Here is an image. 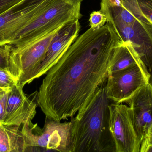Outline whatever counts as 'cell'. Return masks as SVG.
Segmentation results:
<instances>
[{
  "mask_svg": "<svg viewBox=\"0 0 152 152\" xmlns=\"http://www.w3.org/2000/svg\"><path fill=\"white\" fill-rule=\"evenodd\" d=\"M121 38L106 22L78 36L45 74L37 105L45 117L61 121L81 114L106 83L111 59Z\"/></svg>",
  "mask_w": 152,
  "mask_h": 152,
  "instance_id": "obj_1",
  "label": "cell"
},
{
  "mask_svg": "<svg viewBox=\"0 0 152 152\" xmlns=\"http://www.w3.org/2000/svg\"><path fill=\"white\" fill-rule=\"evenodd\" d=\"M106 83L83 112L72 117L73 152H116L109 129L112 102L106 94Z\"/></svg>",
  "mask_w": 152,
  "mask_h": 152,
  "instance_id": "obj_2",
  "label": "cell"
},
{
  "mask_svg": "<svg viewBox=\"0 0 152 152\" xmlns=\"http://www.w3.org/2000/svg\"><path fill=\"white\" fill-rule=\"evenodd\" d=\"M81 17L80 4L72 5L62 0H49L40 12L17 34L10 45L19 46L32 43Z\"/></svg>",
  "mask_w": 152,
  "mask_h": 152,
  "instance_id": "obj_3",
  "label": "cell"
},
{
  "mask_svg": "<svg viewBox=\"0 0 152 152\" xmlns=\"http://www.w3.org/2000/svg\"><path fill=\"white\" fill-rule=\"evenodd\" d=\"M69 122L45 118L42 129L35 133L36 125L29 121L21 127L25 137L26 152H73V120Z\"/></svg>",
  "mask_w": 152,
  "mask_h": 152,
  "instance_id": "obj_4",
  "label": "cell"
},
{
  "mask_svg": "<svg viewBox=\"0 0 152 152\" xmlns=\"http://www.w3.org/2000/svg\"><path fill=\"white\" fill-rule=\"evenodd\" d=\"M109 110V129L116 152H140L141 143L129 106L112 102Z\"/></svg>",
  "mask_w": 152,
  "mask_h": 152,
  "instance_id": "obj_5",
  "label": "cell"
},
{
  "mask_svg": "<svg viewBox=\"0 0 152 152\" xmlns=\"http://www.w3.org/2000/svg\"><path fill=\"white\" fill-rule=\"evenodd\" d=\"M108 23V22H107ZM120 38L130 41L152 77V22L145 16L130 24L108 23Z\"/></svg>",
  "mask_w": 152,
  "mask_h": 152,
  "instance_id": "obj_6",
  "label": "cell"
},
{
  "mask_svg": "<svg viewBox=\"0 0 152 152\" xmlns=\"http://www.w3.org/2000/svg\"><path fill=\"white\" fill-rule=\"evenodd\" d=\"M49 0H21L0 15V46L10 44Z\"/></svg>",
  "mask_w": 152,
  "mask_h": 152,
  "instance_id": "obj_7",
  "label": "cell"
},
{
  "mask_svg": "<svg viewBox=\"0 0 152 152\" xmlns=\"http://www.w3.org/2000/svg\"><path fill=\"white\" fill-rule=\"evenodd\" d=\"M150 82L151 78L138 64H134L109 75L105 85L106 94L112 102L124 103Z\"/></svg>",
  "mask_w": 152,
  "mask_h": 152,
  "instance_id": "obj_8",
  "label": "cell"
},
{
  "mask_svg": "<svg viewBox=\"0 0 152 152\" xmlns=\"http://www.w3.org/2000/svg\"><path fill=\"white\" fill-rule=\"evenodd\" d=\"M79 19L72 21L62 26L51 42L36 76V79L45 75L66 51L79 36Z\"/></svg>",
  "mask_w": 152,
  "mask_h": 152,
  "instance_id": "obj_9",
  "label": "cell"
},
{
  "mask_svg": "<svg viewBox=\"0 0 152 152\" xmlns=\"http://www.w3.org/2000/svg\"><path fill=\"white\" fill-rule=\"evenodd\" d=\"M124 103L128 105L138 139L142 143L152 124V84L138 89Z\"/></svg>",
  "mask_w": 152,
  "mask_h": 152,
  "instance_id": "obj_10",
  "label": "cell"
},
{
  "mask_svg": "<svg viewBox=\"0 0 152 152\" xmlns=\"http://www.w3.org/2000/svg\"><path fill=\"white\" fill-rule=\"evenodd\" d=\"M23 88L15 85L9 92L3 125L21 127L35 116L37 102L27 97Z\"/></svg>",
  "mask_w": 152,
  "mask_h": 152,
  "instance_id": "obj_11",
  "label": "cell"
},
{
  "mask_svg": "<svg viewBox=\"0 0 152 152\" xmlns=\"http://www.w3.org/2000/svg\"><path fill=\"white\" fill-rule=\"evenodd\" d=\"M138 64L145 73L151 76L140 59L130 41L120 40L113 50L109 70V76L134 64Z\"/></svg>",
  "mask_w": 152,
  "mask_h": 152,
  "instance_id": "obj_12",
  "label": "cell"
},
{
  "mask_svg": "<svg viewBox=\"0 0 152 152\" xmlns=\"http://www.w3.org/2000/svg\"><path fill=\"white\" fill-rule=\"evenodd\" d=\"M21 127L0 124V152H25L26 143Z\"/></svg>",
  "mask_w": 152,
  "mask_h": 152,
  "instance_id": "obj_13",
  "label": "cell"
},
{
  "mask_svg": "<svg viewBox=\"0 0 152 152\" xmlns=\"http://www.w3.org/2000/svg\"><path fill=\"white\" fill-rule=\"evenodd\" d=\"M17 81L6 69L0 67V91L10 92Z\"/></svg>",
  "mask_w": 152,
  "mask_h": 152,
  "instance_id": "obj_14",
  "label": "cell"
},
{
  "mask_svg": "<svg viewBox=\"0 0 152 152\" xmlns=\"http://www.w3.org/2000/svg\"><path fill=\"white\" fill-rule=\"evenodd\" d=\"M107 21V17L101 11H95L90 14L89 25L90 28L93 29H97L102 27Z\"/></svg>",
  "mask_w": 152,
  "mask_h": 152,
  "instance_id": "obj_15",
  "label": "cell"
},
{
  "mask_svg": "<svg viewBox=\"0 0 152 152\" xmlns=\"http://www.w3.org/2000/svg\"><path fill=\"white\" fill-rule=\"evenodd\" d=\"M11 45L10 44L0 46V67L8 70V61Z\"/></svg>",
  "mask_w": 152,
  "mask_h": 152,
  "instance_id": "obj_16",
  "label": "cell"
},
{
  "mask_svg": "<svg viewBox=\"0 0 152 152\" xmlns=\"http://www.w3.org/2000/svg\"><path fill=\"white\" fill-rule=\"evenodd\" d=\"M9 92H0V124L3 123L6 112Z\"/></svg>",
  "mask_w": 152,
  "mask_h": 152,
  "instance_id": "obj_17",
  "label": "cell"
},
{
  "mask_svg": "<svg viewBox=\"0 0 152 152\" xmlns=\"http://www.w3.org/2000/svg\"><path fill=\"white\" fill-rule=\"evenodd\" d=\"M143 13L152 22V0H138Z\"/></svg>",
  "mask_w": 152,
  "mask_h": 152,
  "instance_id": "obj_18",
  "label": "cell"
},
{
  "mask_svg": "<svg viewBox=\"0 0 152 152\" xmlns=\"http://www.w3.org/2000/svg\"><path fill=\"white\" fill-rule=\"evenodd\" d=\"M140 152H152V134L148 132L143 139L141 146Z\"/></svg>",
  "mask_w": 152,
  "mask_h": 152,
  "instance_id": "obj_19",
  "label": "cell"
},
{
  "mask_svg": "<svg viewBox=\"0 0 152 152\" xmlns=\"http://www.w3.org/2000/svg\"><path fill=\"white\" fill-rule=\"evenodd\" d=\"M21 0H0V15Z\"/></svg>",
  "mask_w": 152,
  "mask_h": 152,
  "instance_id": "obj_20",
  "label": "cell"
},
{
  "mask_svg": "<svg viewBox=\"0 0 152 152\" xmlns=\"http://www.w3.org/2000/svg\"><path fill=\"white\" fill-rule=\"evenodd\" d=\"M72 5H80L83 0H62Z\"/></svg>",
  "mask_w": 152,
  "mask_h": 152,
  "instance_id": "obj_21",
  "label": "cell"
},
{
  "mask_svg": "<svg viewBox=\"0 0 152 152\" xmlns=\"http://www.w3.org/2000/svg\"><path fill=\"white\" fill-rule=\"evenodd\" d=\"M148 132H150V133H152V124H151V125L150 129H149V131H148Z\"/></svg>",
  "mask_w": 152,
  "mask_h": 152,
  "instance_id": "obj_22",
  "label": "cell"
},
{
  "mask_svg": "<svg viewBox=\"0 0 152 152\" xmlns=\"http://www.w3.org/2000/svg\"><path fill=\"white\" fill-rule=\"evenodd\" d=\"M151 84H152V77L151 79Z\"/></svg>",
  "mask_w": 152,
  "mask_h": 152,
  "instance_id": "obj_23",
  "label": "cell"
},
{
  "mask_svg": "<svg viewBox=\"0 0 152 152\" xmlns=\"http://www.w3.org/2000/svg\"><path fill=\"white\" fill-rule=\"evenodd\" d=\"M0 92H1V91H0Z\"/></svg>",
  "mask_w": 152,
  "mask_h": 152,
  "instance_id": "obj_24",
  "label": "cell"
}]
</instances>
